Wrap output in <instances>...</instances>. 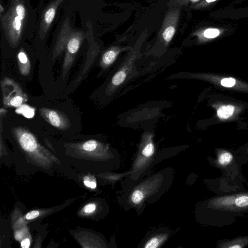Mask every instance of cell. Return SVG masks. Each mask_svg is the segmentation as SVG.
<instances>
[{
  "mask_svg": "<svg viewBox=\"0 0 248 248\" xmlns=\"http://www.w3.org/2000/svg\"><path fill=\"white\" fill-rule=\"evenodd\" d=\"M207 221L210 225L222 227L248 214V190L218 194L206 203Z\"/></svg>",
  "mask_w": 248,
  "mask_h": 248,
  "instance_id": "cell-1",
  "label": "cell"
},
{
  "mask_svg": "<svg viewBox=\"0 0 248 248\" xmlns=\"http://www.w3.org/2000/svg\"><path fill=\"white\" fill-rule=\"evenodd\" d=\"M234 155L232 153L224 151L218 153L215 158L211 159V163L222 174L221 177L215 179V187L220 186L225 181L227 187L233 186L237 192L236 186L241 191L240 186H243L242 183L245 182L241 168L242 165L248 161V155Z\"/></svg>",
  "mask_w": 248,
  "mask_h": 248,
  "instance_id": "cell-2",
  "label": "cell"
},
{
  "mask_svg": "<svg viewBox=\"0 0 248 248\" xmlns=\"http://www.w3.org/2000/svg\"><path fill=\"white\" fill-rule=\"evenodd\" d=\"M27 15L23 1L12 0L9 9L0 16L2 30L11 46H16L20 41Z\"/></svg>",
  "mask_w": 248,
  "mask_h": 248,
  "instance_id": "cell-3",
  "label": "cell"
},
{
  "mask_svg": "<svg viewBox=\"0 0 248 248\" xmlns=\"http://www.w3.org/2000/svg\"><path fill=\"white\" fill-rule=\"evenodd\" d=\"M138 57V52H133L122 62L107 86L106 91L108 95L118 90L130 78L136 68V61Z\"/></svg>",
  "mask_w": 248,
  "mask_h": 248,
  "instance_id": "cell-4",
  "label": "cell"
},
{
  "mask_svg": "<svg viewBox=\"0 0 248 248\" xmlns=\"http://www.w3.org/2000/svg\"><path fill=\"white\" fill-rule=\"evenodd\" d=\"M3 105L8 107L20 106L28 100L19 85L12 79L5 78L1 81Z\"/></svg>",
  "mask_w": 248,
  "mask_h": 248,
  "instance_id": "cell-5",
  "label": "cell"
},
{
  "mask_svg": "<svg viewBox=\"0 0 248 248\" xmlns=\"http://www.w3.org/2000/svg\"><path fill=\"white\" fill-rule=\"evenodd\" d=\"M84 37L83 31H73L64 46L65 54L62 66V76L64 78L71 68Z\"/></svg>",
  "mask_w": 248,
  "mask_h": 248,
  "instance_id": "cell-6",
  "label": "cell"
},
{
  "mask_svg": "<svg viewBox=\"0 0 248 248\" xmlns=\"http://www.w3.org/2000/svg\"><path fill=\"white\" fill-rule=\"evenodd\" d=\"M42 117L53 126L65 130L70 128L71 122L66 115L62 111L46 108H39Z\"/></svg>",
  "mask_w": 248,
  "mask_h": 248,
  "instance_id": "cell-7",
  "label": "cell"
},
{
  "mask_svg": "<svg viewBox=\"0 0 248 248\" xmlns=\"http://www.w3.org/2000/svg\"><path fill=\"white\" fill-rule=\"evenodd\" d=\"M180 16V11L174 10L169 12L166 16L162 29L161 36L164 44L168 45L175 34Z\"/></svg>",
  "mask_w": 248,
  "mask_h": 248,
  "instance_id": "cell-8",
  "label": "cell"
},
{
  "mask_svg": "<svg viewBox=\"0 0 248 248\" xmlns=\"http://www.w3.org/2000/svg\"><path fill=\"white\" fill-rule=\"evenodd\" d=\"M64 0H53L43 12L39 31V36L42 39L45 37L54 20L58 7Z\"/></svg>",
  "mask_w": 248,
  "mask_h": 248,
  "instance_id": "cell-9",
  "label": "cell"
},
{
  "mask_svg": "<svg viewBox=\"0 0 248 248\" xmlns=\"http://www.w3.org/2000/svg\"><path fill=\"white\" fill-rule=\"evenodd\" d=\"M68 18L66 19L60 30L53 52L52 60L64 51V46L72 32Z\"/></svg>",
  "mask_w": 248,
  "mask_h": 248,
  "instance_id": "cell-10",
  "label": "cell"
},
{
  "mask_svg": "<svg viewBox=\"0 0 248 248\" xmlns=\"http://www.w3.org/2000/svg\"><path fill=\"white\" fill-rule=\"evenodd\" d=\"M248 246V235L219 240L217 242V248H244Z\"/></svg>",
  "mask_w": 248,
  "mask_h": 248,
  "instance_id": "cell-11",
  "label": "cell"
},
{
  "mask_svg": "<svg viewBox=\"0 0 248 248\" xmlns=\"http://www.w3.org/2000/svg\"><path fill=\"white\" fill-rule=\"evenodd\" d=\"M125 48L120 46H112L107 49L102 55L100 65L103 68H107L112 65L117 57L123 50Z\"/></svg>",
  "mask_w": 248,
  "mask_h": 248,
  "instance_id": "cell-12",
  "label": "cell"
},
{
  "mask_svg": "<svg viewBox=\"0 0 248 248\" xmlns=\"http://www.w3.org/2000/svg\"><path fill=\"white\" fill-rule=\"evenodd\" d=\"M17 63L20 73L23 76L29 74L31 65L28 56L22 49L17 54Z\"/></svg>",
  "mask_w": 248,
  "mask_h": 248,
  "instance_id": "cell-13",
  "label": "cell"
},
{
  "mask_svg": "<svg viewBox=\"0 0 248 248\" xmlns=\"http://www.w3.org/2000/svg\"><path fill=\"white\" fill-rule=\"evenodd\" d=\"M234 110V107L232 105L222 106L218 109L217 115L220 118L226 119L233 114Z\"/></svg>",
  "mask_w": 248,
  "mask_h": 248,
  "instance_id": "cell-14",
  "label": "cell"
},
{
  "mask_svg": "<svg viewBox=\"0 0 248 248\" xmlns=\"http://www.w3.org/2000/svg\"><path fill=\"white\" fill-rule=\"evenodd\" d=\"M16 111L17 113L21 114L26 118H31L34 116L35 109L29 105L23 104L17 108Z\"/></svg>",
  "mask_w": 248,
  "mask_h": 248,
  "instance_id": "cell-15",
  "label": "cell"
},
{
  "mask_svg": "<svg viewBox=\"0 0 248 248\" xmlns=\"http://www.w3.org/2000/svg\"><path fill=\"white\" fill-rule=\"evenodd\" d=\"M98 146V142L94 140H87L84 142L82 145V149L88 152L93 151Z\"/></svg>",
  "mask_w": 248,
  "mask_h": 248,
  "instance_id": "cell-16",
  "label": "cell"
},
{
  "mask_svg": "<svg viewBox=\"0 0 248 248\" xmlns=\"http://www.w3.org/2000/svg\"><path fill=\"white\" fill-rule=\"evenodd\" d=\"M219 31L215 28H209L203 32L204 37L207 38H214L219 34Z\"/></svg>",
  "mask_w": 248,
  "mask_h": 248,
  "instance_id": "cell-17",
  "label": "cell"
},
{
  "mask_svg": "<svg viewBox=\"0 0 248 248\" xmlns=\"http://www.w3.org/2000/svg\"><path fill=\"white\" fill-rule=\"evenodd\" d=\"M144 197L143 193L140 190H135L132 194L131 200L135 204L139 203Z\"/></svg>",
  "mask_w": 248,
  "mask_h": 248,
  "instance_id": "cell-18",
  "label": "cell"
},
{
  "mask_svg": "<svg viewBox=\"0 0 248 248\" xmlns=\"http://www.w3.org/2000/svg\"><path fill=\"white\" fill-rule=\"evenodd\" d=\"M160 242V239L157 237H154L146 243L144 247L146 248H155L158 246Z\"/></svg>",
  "mask_w": 248,
  "mask_h": 248,
  "instance_id": "cell-19",
  "label": "cell"
},
{
  "mask_svg": "<svg viewBox=\"0 0 248 248\" xmlns=\"http://www.w3.org/2000/svg\"><path fill=\"white\" fill-rule=\"evenodd\" d=\"M220 83L223 86L231 87L235 84V80L232 78H225L221 80Z\"/></svg>",
  "mask_w": 248,
  "mask_h": 248,
  "instance_id": "cell-20",
  "label": "cell"
},
{
  "mask_svg": "<svg viewBox=\"0 0 248 248\" xmlns=\"http://www.w3.org/2000/svg\"><path fill=\"white\" fill-rule=\"evenodd\" d=\"M39 215V212L37 210H33L28 213L25 217L27 219H32L38 217Z\"/></svg>",
  "mask_w": 248,
  "mask_h": 248,
  "instance_id": "cell-21",
  "label": "cell"
},
{
  "mask_svg": "<svg viewBox=\"0 0 248 248\" xmlns=\"http://www.w3.org/2000/svg\"><path fill=\"white\" fill-rule=\"evenodd\" d=\"M96 206L94 204L90 203L86 205L84 208V211L86 213H91L95 209Z\"/></svg>",
  "mask_w": 248,
  "mask_h": 248,
  "instance_id": "cell-22",
  "label": "cell"
},
{
  "mask_svg": "<svg viewBox=\"0 0 248 248\" xmlns=\"http://www.w3.org/2000/svg\"><path fill=\"white\" fill-rule=\"evenodd\" d=\"M84 183L86 186L91 188H95L96 186V183L94 181H89L88 180H85Z\"/></svg>",
  "mask_w": 248,
  "mask_h": 248,
  "instance_id": "cell-23",
  "label": "cell"
},
{
  "mask_svg": "<svg viewBox=\"0 0 248 248\" xmlns=\"http://www.w3.org/2000/svg\"><path fill=\"white\" fill-rule=\"evenodd\" d=\"M30 242L28 238L24 239L21 242V247L23 248H28L30 246Z\"/></svg>",
  "mask_w": 248,
  "mask_h": 248,
  "instance_id": "cell-24",
  "label": "cell"
},
{
  "mask_svg": "<svg viewBox=\"0 0 248 248\" xmlns=\"http://www.w3.org/2000/svg\"><path fill=\"white\" fill-rule=\"evenodd\" d=\"M0 13H1L3 12V11H4V9H3V7L1 5H0Z\"/></svg>",
  "mask_w": 248,
  "mask_h": 248,
  "instance_id": "cell-25",
  "label": "cell"
},
{
  "mask_svg": "<svg viewBox=\"0 0 248 248\" xmlns=\"http://www.w3.org/2000/svg\"><path fill=\"white\" fill-rule=\"evenodd\" d=\"M216 0H206V1L208 2V3H210V2H213L214 1H215Z\"/></svg>",
  "mask_w": 248,
  "mask_h": 248,
  "instance_id": "cell-26",
  "label": "cell"
},
{
  "mask_svg": "<svg viewBox=\"0 0 248 248\" xmlns=\"http://www.w3.org/2000/svg\"><path fill=\"white\" fill-rule=\"evenodd\" d=\"M189 0L192 2H196L199 1L200 0Z\"/></svg>",
  "mask_w": 248,
  "mask_h": 248,
  "instance_id": "cell-27",
  "label": "cell"
}]
</instances>
